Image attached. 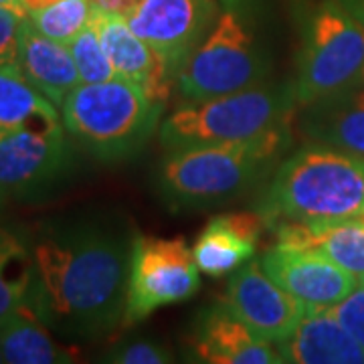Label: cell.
<instances>
[{
  "label": "cell",
  "mask_w": 364,
  "mask_h": 364,
  "mask_svg": "<svg viewBox=\"0 0 364 364\" xmlns=\"http://www.w3.org/2000/svg\"><path fill=\"white\" fill-rule=\"evenodd\" d=\"M0 350L11 364H65L77 352L53 338L47 326L35 316H16L0 328Z\"/></svg>",
  "instance_id": "44dd1931"
},
{
  "label": "cell",
  "mask_w": 364,
  "mask_h": 364,
  "mask_svg": "<svg viewBox=\"0 0 364 364\" xmlns=\"http://www.w3.org/2000/svg\"><path fill=\"white\" fill-rule=\"evenodd\" d=\"M198 286L200 269L184 239L136 235L124 326L138 324L164 306L193 298Z\"/></svg>",
  "instance_id": "ba28073f"
},
{
  "label": "cell",
  "mask_w": 364,
  "mask_h": 364,
  "mask_svg": "<svg viewBox=\"0 0 364 364\" xmlns=\"http://www.w3.org/2000/svg\"><path fill=\"white\" fill-rule=\"evenodd\" d=\"M33 275L31 245L13 231L0 229V328L16 316H33Z\"/></svg>",
  "instance_id": "ffe728a7"
},
{
  "label": "cell",
  "mask_w": 364,
  "mask_h": 364,
  "mask_svg": "<svg viewBox=\"0 0 364 364\" xmlns=\"http://www.w3.org/2000/svg\"><path fill=\"white\" fill-rule=\"evenodd\" d=\"M136 233L100 221L49 227L31 243L33 316L71 338H100L124 324Z\"/></svg>",
  "instance_id": "6da1fadb"
},
{
  "label": "cell",
  "mask_w": 364,
  "mask_h": 364,
  "mask_svg": "<svg viewBox=\"0 0 364 364\" xmlns=\"http://www.w3.org/2000/svg\"><path fill=\"white\" fill-rule=\"evenodd\" d=\"M93 6L90 0H53L45 9L28 14L33 26L49 39L69 45L91 23Z\"/></svg>",
  "instance_id": "603a6c76"
},
{
  "label": "cell",
  "mask_w": 364,
  "mask_h": 364,
  "mask_svg": "<svg viewBox=\"0 0 364 364\" xmlns=\"http://www.w3.org/2000/svg\"><path fill=\"white\" fill-rule=\"evenodd\" d=\"M90 2L93 11L116 14H128V11L136 4V0H90Z\"/></svg>",
  "instance_id": "83f0119b"
},
{
  "label": "cell",
  "mask_w": 364,
  "mask_h": 364,
  "mask_svg": "<svg viewBox=\"0 0 364 364\" xmlns=\"http://www.w3.org/2000/svg\"><path fill=\"white\" fill-rule=\"evenodd\" d=\"M69 51L77 65L81 83H100V81L117 77L114 65L102 45V39L91 23L69 43Z\"/></svg>",
  "instance_id": "cb8c5ba5"
},
{
  "label": "cell",
  "mask_w": 364,
  "mask_h": 364,
  "mask_svg": "<svg viewBox=\"0 0 364 364\" xmlns=\"http://www.w3.org/2000/svg\"><path fill=\"white\" fill-rule=\"evenodd\" d=\"M91 25L95 26L117 77L138 85L152 102L166 104L174 79L152 47L132 31L126 14L93 11Z\"/></svg>",
  "instance_id": "5bb4252c"
},
{
  "label": "cell",
  "mask_w": 364,
  "mask_h": 364,
  "mask_svg": "<svg viewBox=\"0 0 364 364\" xmlns=\"http://www.w3.org/2000/svg\"><path fill=\"white\" fill-rule=\"evenodd\" d=\"M223 301L257 336L273 344L286 340L306 312L298 299L265 273L261 261L251 259L235 269Z\"/></svg>",
  "instance_id": "8fae6325"
},
{
  "label": "cell",
  "mask_w": 364,
  "mask_h": 364,
  "mask_svg": "<svg viewBox=\"0 0 364 364\" xmlns=\"http://www.w3.org/2000/svg\"><path fill=\"white\" fill-rule=\"evenodd\" d=\"M0 363H4V356H2V350H0Z\"/></svg>",
  "instance_id": "d6a6232c"
},
{
  "label": "cell",
  "mask_w": 364,
  "mask_h": 364,
  "mask_svg": "<svg viewBox=\"0 0 364 364\" xmlns=\"http://www.w3.org/2000/svg\"><path fill=\"white\" fill-rule=\"evenodd\" d=\"M272 229L277 243L320 253L364 282V225L358 217L322 225L284 221Z\"/></svg>",
  "instance_id": "ac0fdd59"
},
{
  "label": "cell",
  "mask_w": 364,
  "mask_h": 364,
  "mask_svg": "<svg viewBox=\"0 0 364 364\" xmlns=\"http://www.w3.org/2000/svg\"><path fill=\"white\" fill-rule=\"evenodd\" d=\"M298 107L291 83H261L221 97L182 104L160 126V144L182 148L247 140L291 122Z\"/></svg>",
  "instance_id": "5b68a950"
},
{
  "label": "cell",
  "mask_w": 364,
  "mask_h": 364,
  "mask_svg": "<svg viewBox=\"0 0 364 364\" xmlns=\"http://www.w3.org/2000/svg\"><path fill=\"white\" fill-rule=\"evenodd\" d=\"M105 363L116 364H166L174 363V356L168 346L156 340H132L117 346L104 358Z\"/></svg>",
  "instance_id": "d4e9b609"
},
{
  "label": "cell",
  "mask_w": 364,
  "mask_h": 364,
  "mask_svg": "<svg viewBox=\"0 0 364 364\" xmlns=\"http://www.w3.org/2000/svg\"><path fill=\"white\" fill-rule=\"evenodd\" d=\"M53 0H23V6H25L26 16L33 13H37L41 9H45L47 4H51Z\"/></svg>",
  "instance_id": "f546056e"
},
{
  "label": "cell",
  "mask_w": 364,
  "mask_h": 364,
  "mask_svg": "<svg viewBox=\"0 0 364 364\" xmlns=\"http://www.w3.org/2000/svg\"><path fill=\"white\" fill-rule=\"evenodd\" d=\"M193 354L208 364H282L277 344L257 336L225 301L205 306L195 320Z\"/></svg>",
  "instance_id": "4fadbf2b"
},
{
  "label": "cell",
  "mask_w": 364,
  "mask_h": 364,
  "mask_svg": "<svg viewBox=\"0 0 364 364\" xmlns=\"http://www.w3.org/2000/svg\"><path fill=\"white\" fill-rule=\"evenodd\" d=\"M28 16L0 6V67H14L18 61L21 35ZM18 67V65H16Z\"/></svg>",
  "instance_id": "484cf974"
},
{
  "label": "cell",
  "mask_w": 364,
  "mask_h": 364,
  "mask_svg": "<svg viewBox=\"0 0 364 364\" xmlns=\"http://www.w3.org/2000/svg\"><path fill=\"white\" fill-rule=\"evenodd\" d=\"M269 71L267 51L253 23L241 11L227 9L182 65L174 87L182 104H195L261 85Z\"/></svg>",
  "instance_id": "52a82bcc"
},
{
  "label": "cell",
  "mask_w": 364,
  "mask_h": 364,
  "mask_svg": "<svg viewBox=\"0 0 364 364\" xmlns=\"http://www.w3.org/2000/svg\"><path fill=\"white\" fill-rule=\"evenodd\" d=\"M364 83V26L340 0H316L299 25L298 73L291 83L299 107Z\"/></svg>",
  "instance_id": "8992f818"
},
{
  "label": "cell",
  "mask_w": 364,
  "mask_h": 364,
  "mask_svg": "<svg viewBox=\"0 0 364 364\" xmlns=\"http://www.w3.org/2000/svg\"><path fill=\"white\" fill-rule=\"evenodd\" d=\"M0 6H4V9H11V11H14V13L26 16L25 6H23V0H0Z\"/></svg>",
  "instance_id": "4dcf8cb0"
},
{
  "label": "cell",
  "mask_w": 364,
  "mask_h": 364,
  "mask_svg": "<svg viewBox=\"0 0 364 364\" xmlns=\"http://www.w3.org/2000/svg\"><path fill=\"white\" fill-rule=\"evenodd\" d=\"M261 267L306 310H330L360 284L324 255L282 243L261 257Z\"/></svg>",
  "instance_id": "7c38bea8"
},
{
  "label": "cell",
  "mask_w": 364,
  "mask_h": 364,
  "mask_svg": "<svg viewBox=\"0 0 364 364\" xmlns=\"http://www.w3.org/2000/svg\"><path fill=\"white\" fill-rule=\"evenodd\" d=\"M16 65L57 107H61L67 95L81 83L69 45L45 37L28 18L21 35Z\"/></svg>",
  "instance_id": "d6986e66"
},
{
  "label": "cell",
  "mask_w": 364,
  "mask_h": 364,
  "mask_svg": "<svg viewBox=\"0 0 364 364\" xmlns=\"http://www.w3.org/2000/svg\"><path fill=\"white\" fill-rule=\"evenodd\" d=\"M164 105L124 79L79 83L61 109L65 130L100 160L134 156L154 134Z\"/></svg>",
  "instance_id": "277c9868"
},
{
  "label": "cell",
  "mask_w": 364,
  "mask_h": 364,
  "mask_svg": "<svg viewBox=\"0 0 364 364\" xmlns=\"http://www.w3.org/2000/svg\"><path fill=\"white\" fill-rule=\"evenodd\" d=\"M346 9H348V13L364 26V0H340Z\"/></svg>",
  "instance_id": "f1b7e54d"
},
{
  "label": "cell",
  "mask_w": 364,
  "mask_h": 364,
  "mask_svg": "<svg viewBox=\"0 0 364 364\" xmlns=\"http://www.w3.org/2000/svg\"><path fill=\"white\" fill-rule=\"evenodd\" d=\"M255 210L267 227L354 219L364 210V158L308 142L273 170Z\"/></svg>",
  "instance_id": "3957f363"
},
{
  "label": "cell",
  "mask_w": 364,
  "mask_h": 364,
  "mask_svg": "<svg viewBox=\"0 0 364 364\" xmlns=\"http://www.w3.org/2000/svg\"><path fill=\"white\" fill-rule=\"evenodd\" d=\"M65 126L41 122L0 134V203L37 193L67 162Z\"/></svg>",
  "instance_id": "30bf717a"
},
{
  "label": "cell",
  "mask_w": 364,
  "mask_h": 364,
  "mask_svg": "<svg viewBox=\"0 0 364 364\" xmlns=\"http://www.w3.org/2000/svg\"><path fill=\"white\" fill-rule=\"evenodd\" d=\"M219 16L215 0H136L126 18L132 31L176 75Z\"/></svg>",
  "instance_id": "9c48e42d"
},
{
  "label": "cell",
  "mask_w": 364,
  "mask_h": 364,
  "mask_svg": "<svg viewBox=\"0 0 364 364\" xmlns=\"http://www.w3.org/2000/svg\"><path fill=\"white\" fill-rule=\"evenodd\" d=\"M358 219H360V221H363V225H364V210L360 213V215H358Z\"/></svg>",
  "instance_id": "1f68e13d"
},
{
  "label": "cell",
  "mask_w": 364,
  "mask_h": 364,
  "mask_svg": "<svg viewBox=\"0 0 364 364\" xmlns=\"http://www.w3.org/2000/svg\"><path fill=\"white\" fill-rule=\"evenodd\" d=\"M291 140V124L286 122L247 140L172 150L158 170L160 193L182 208L227 203L273 174Z\"/></svg>",
  "instance_id": "7a4b0ae2"
},
{
  "label": "cell",
  "mask_w": 364,
  "mask_h": 364,
  "mask_svg": "<svg viewBox=\"0 0 364 364\" xmlns=\"http://www.w3.org/2000/svg\"><path fill=\"white\" fill-rule=\"evenodd\" d=\"M330 312L336 316V320L350 332L352 338L364 350V284H358L352 289L350 296H346L334 308H330Z\"/></svg>",
  "instance_id": "4316f807"
},
{
  "label": "cell",
  "mask_w": 364,
  "mask_h": 364,
  "mask_svg": "<svg viewBox=\"0 0 364 364\" xmlns=\"http://www.w3.org/2000/svg\"><path fill=\"white\" fill-rule=\"evenodd\" d=\"M284 363L364 364L363 346L330 310H306L296 330L277 342Z\"/></svg>",
  "instance_id": "e0dca14e"
},
{
  "label": "cell",
  "mask_w": 364,
  "mask_h": 364,
  "mask_svg": "<svg viewBox=\"0 0 364 364\" xmlns=\"http://www.w3.org/2000/svg\"><path fill=\"white\" fill-rule=\"evenodd\" d=\"M301 136L364 158V83L301 107Z\"/></svg>",
  "instance_id": "2e32d148"
},
{
  "label": "cell",
  "mask_w": 364,
  "mask_h": 364,
  "mask_svg": "<svg viewBox=\"0 0 364 364\" xmlns=\"http://www.w3.org/2000/svg\"><path fill=\"white\" fill-rule=\"evenodd\" d=\"M41 122H59L57 105L47 100L18 67H0V134Z\"/></svg>",
  "instance_id": "7402d4cb"
},
{
  "label": "cell",
  "mask_w": 364,
  "mask_h": 364,
  "mask_svg": "<svg viewBox=\"0 0 364 364\" xmlns=\"http://www.w3.org/2000/svg\"><path fill=\"white\" fill-rule=\"evenodd\" d=\"M265 225L267 223L257 210L213 217L193 245V255L200 273L223 277L253 259Z\"/></svg>",
  "instance_id": "9a60e30c"
},
{
  "label": "cell",
  "mask_w": 364,
  "mask_h": 364,
  "mask_svg": "<svg viewBox=\"0 0 364 364\" xmlns=\"http://www.w3.org/2000/svg\"><path fill=\"white\" fill-rule=\"evenodd\" d=\"M360 284H364V282H360Z\"/></svg>",
  "instance_id": "836d02e7"
}]
</instances>
